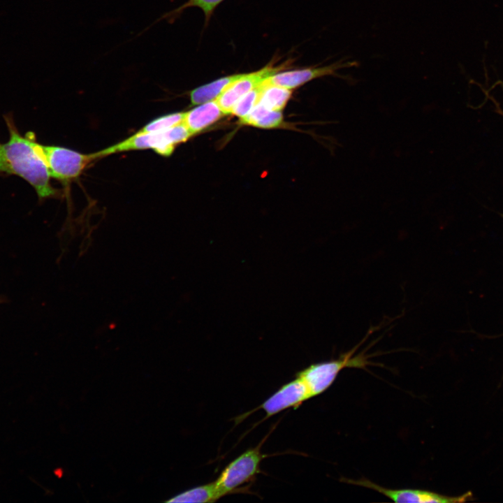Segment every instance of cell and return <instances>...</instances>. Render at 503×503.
<instances>
[{"label":"cell","instance_id":"6da1fadb","mask_svg":"<svg viewBox=\"0 0 503 503\" xmlns=\"http://www.w3.org/2000/svg\"><path fill=\"white\" fill-rule=\"evenodd\" d=\"M9 132L6 143L0 142V175H17L27 181L42 200L57 196L50 174L37 147L34 133L22 136L12 113L4 115Z\"/></svg>","mask_w":503,"mask_h":503},{"label":"cell","instance_id":"7a4b0ae2","mask_svg":"<svg viewBox=\"0 0 503 503\" xmlns=\"http://www.w3.org/2000/svg\"><path fill=\"white\" fill-rule=\"evenodd\" d=\"M362 340L349 351L335 360L314 363L298 372L296 377L300 378L307 386L311 397L320 395L334 382L340 372L345 367L363 368L370 365L364 352L353 356Z\"/></svg>","mask_w":503,"mask_h":503},{"label":"cell","instance_id":"3957f363","mask_svg":"<svg viewBox=\"0 0 503 503\" xmlns=\"http://www.w3.org/2000/svg\"><path fill=\"white\" fill-rule=\"evenodd\" d=\"M191 136V133L181 123L159 132H138L95 154L99 158L116 152L150 148L161 156H168L173 153L176 145L186 141Z\"/></svg>","mask_w":503,"mask_h":503},{"label":"cell","instance_id":"277c9868","mask_svg":"<svg viewBox=\"0 0 503 503\" xmlns=\"http://www.w3.org/2000/svg\"><path fill=\"white\" fill-rule=\"evenodd\" d=\"M37 147L51 177L64 183L78 177L85 168L96 158L95 153L83 154L59 146L37 143Z\"/></svg>","mask_w":503,"mask_h":503},{"label":"cell","instance_id":"5b68a950","mask_svg":"<svg viewBox=\"0 0 503 503\" xmlns=\"http://www.w3.org/2000/svg\"><path fill=\"white\" fill-rule=\"evenodd\" d=\"M266 456L261 453L260 446H256L245 451L226 466L214 481L219 498L253 480L261 472V462Z\"/></svg>","mask_w":503,"mask_h":503},{"label":"cell","instance_id":"8992f818","mask_svg":"<svg viewBox=\"0 0 503 503\" xmlns=\"http://www.w3.org/2000/svg\"><path fill=\"white\" fill-rule=\"evenodd\" d=\"M342 481L372 489L383 494L395 502L455 503L465 502L472 497L470 492L460 496L450 497L421 489H389L364 478L358 480L343 479Z\"/></svg>","mask_w":503,"mask_h":503},{"label":"cell","instance_id":"52a82bcc","mask_svg":"<svg viewBox=\"0 0 503 503\" xmlns=\"http://www.w3.org/2000/svg\"><path fill=\"white\" fill-rule=\"evenodd\" d=\"M356 65V61L341 59L321 67H308L283 72L279 71L267 78L263 83L266 85H273L292 89L314 79L326 75L342 78V75L337 73L338 70Z\"/></svg>","mask_w":503,"mask_h":503},{"label":"cell","instance_id":"ba28073f","mask_svg":"<svg viewBox=\"0 0 503 503\" xmlns=\"http://www.w3.org/2000/svg\"><path fill=\"white\" fill-rule=\"evenodd\" d=\"M285 67L286 64L279 66H274L270 64L256 72L245 73L240 79L226 87L214 100L224 115L231 113L234 105L242 96Z\"/></svg>","mask_w":503,"mask_h":503},{"label":"cell","instance_id":"9c48e42d","mask_svg":"<svg viewBox=\"0 0 503 503\" xmlns=\"http://www.w3.org/2000/svg\"><path fill=\"white\" fill-rule=\"evenodd\" d=\"M310 393L299 377L283 385L258 408L266 414L265 418L273 416L289 407H297L311 398Z\"/></svg>","mask_w":503,"mask_h":503},{"label":"cell","instance_id":"30bf717a","mask_svg":"<svg viewBox=\"0 0 503 503\" xmlns=\"http://www.w3.org/2000/svg\"><path fill=\"white\" fill-rule=\"evenodd\" d=\"M224 115L215 100L210 101L184 112L182 124L191 135L196 134Z\"/></svg>","mask_w":503,"mask_h":503},{"label":"cell","instance_id":"8fae6325","mask_svg":"<svg viewBox=\"0 0 503 503\" xmlns=\"http://www.w3.org/2000/svg\"><path fill=\"white\" fill-rule=\"evenodd\" d=\"M244 75L245 73H240L228 75L194 89L189 94L191 105L214 100L226 87L240 79Z\"/></svg>","mask_w":503,"mask_h":503},{"label":"cell","instance_id":"7c38bea8","mask_svg":"<svg viewBox=\"0 0 503 503\" xmlns=\"http://www.w3.org/2000/svg\"><path fill=\"white\" fill-rule=\"evenodd\" d=\"M240 122L258 128L272 129L282 124L283 116L280 111L268 110L258 103L245 117L240 118Z\"/></svg>","mask_w":503,"mask_h":503},{"label":"cell","instance_id":"4fadbf2b","mask_svg":"<svg viewBox=\"0 0 503 503\" xmlns=\"http://www.w3.org/2000/svg\"><path fill=\"white\" fill-rule=\"evenodd\" d=\"M214 481L194 487L165 501L168 503H205L219 500Z\"/></svg>","mask_w":503,"mask_h":503},{"label":"cell","instance_id":"5bb4252c","mask_svg":"<svg viewBox=\"0 0 503 503\" xmlns=\"http://www.w3.org/2000/svg\"><path fill=\"white\" fill-rule=\"evenodd\" d=\"M258 103L270 110L280 111L291 97V89L281 87L266 85L263 82Z\"/></svg>","mask_w":503,"mask_h":503},{"label":"cell","instance_id":"9a60e30c","mask_svg":"<svg viewBox=\"0 0 503 503\" xmlns=\"http://www.w3.org/2000/svg\"><path fill=\"white\" fill-rule=\"evenodd\" d=\"M223 1L224 0H188L180 7L160 17L157 21L162 19H171V20H173V18L177 17L184 9L191 7H197L201 9L205 16L206 20H207L211 17L216 7Z\"/></svg>","mask_w":503,"mask_h":503},{"label":"cell","instance_id":"2e32d148","mask_svg":"<svg viewBox=\"0 0 503 503\" xmlns=\"http://www.w3.org/2000/svg\"><path fill=\"white\" fill-rule=\"evenodd\" d=\"M184 112H175L163 115L146 124L139 133H154L168 129L182 122Z\"/></svg>","mask_w":503,"mask_h":503},{"label":"cell","instance_id":"e0dca14e","mask_svg":"<svg viewBox=\"0 0 503 503\" xmlns=\"http://www.w3.org/2000/svg\"><path fill=\"white\" fill-rule=\"evenodd\" d=\"M261 90V84L242 96L234 105L231 113L240 118L245 117L257 104Z\"/></svg>","mask_w":503,"mask_h":503}]
</instances>
